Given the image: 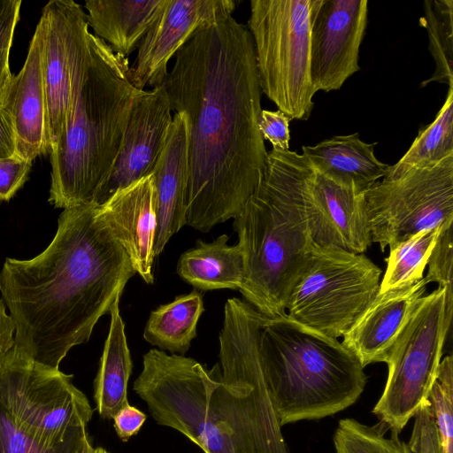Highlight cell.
<instances>
[{
  "mask_svg": "<svg viewBox=\"0 0 453 453\" xmlns=\"http://www.w3.org/2000/svg\"><path fill=\"white\" fill-rule=\"evenodd\" d=\"M42 51V33L38 22L26 61L19 73L12 76L3 105L16 135L15 157L31 162L50 153Z\"/></svg>",
  "mask_w": 453,
  "mask_h": 453,
  "instance_id": "18",
  "label": "cell"
},
{
  "mask_svg": "<svg viewBox=\"0 0 453 453\" xmlns=\"http://www.w3.org/2000/svg\"><path fill=\"white\" fill-rule=\"evenodd\" d=\"M381 270L364 254L312 243L289 293L286 316L338 339L379 292Z\"/></svg>",
  "mask_w": 453,
  "mask_h": 453,
  "instance_id": "8",
  "label": "cell"
},
{
  "mask_svg": "<svg viewBox=\"0 0 453 453\" xmlns=\"http://www.w3.org/2000/svg\"><path fill=\"white\" fill-rule=\"evenodd\" d=\"M162 0H88V26L112 51L126 58L138 48Z\"/></svg>",
  "mask_w": 453,
  "mask_h": 453,
  "instance_id": "21",
  "label": "cell"
},
{
  "mask_svg": "<svg viewBox=\"0 0 453 453\" xmlns=\"http://www.w3.org/2000/svg\"><path fill=\"white\" fill-rule=\"evenodd\" d=\"M428 401L441 437L444 453H453V357H444Z\"/></svg>",
  "mask_w": 453,
  "mask_h": 453,
  "instance_id": "30",
  "label": "cell"
},
{
  "mask_svg": "<svg viewBox=\"0 0 453 453\" xmlns=\"http://www.w3.org/2000/svg\"><path fill=\"white\" fill-rule=\"evenodd\" d=\"M446 305L453 308V296L444 288L422 296L387 357L386 385L372 413L391 433L399 434L428 402L450 327Z\"/></svg>",
  "mask_w": 453,
  "mask_h": 453,
  "instance_id": "9",
  "label": "cell"
},
{
  "mask_svg": "<svg viewBox=\"0 0 453 453\" xmlns=\"http://www.w3.org/2000/svg\"><path fill=\"white\" fill-rule=\"evenodd\" d=\"M188 134L186 116L175 112L165 147L150 174L157 215L156 257L186 225L189 180Z\"/></svg>",
  "mask_w": 453,
  "mask_h": 453,
  "instance_id": "19",
  "label": "cell"
},
{
  "mask_svg": "<svg viewBox=\"0 0 453 453\" xmlns=\"http://www.w3.org/2000/svg\"><path fill=\"white\" fill-rule=\"evenodd\" d=\"M203 312V296L193 290L152 311L144 328L149 343L171 354L184 356L196 336V326Z\"/></svg>",
  "mask_w": 453,
  "mask_h": 453,
  "instance_id": "24",
  "label": "cell"
},
{
  "mask_svg": "<svg viewBox=\"0 0 453 453\" xmlns=\"http://www.w3.org/2000/svg\"><path fill=\"white\" fill-rule=\"evenodd\" d=\"M146 418V414L141 410L129 403H126L112 418L118 437L122 441H127L132 436L138 434Z\"/></svg>",
  "mask_w": 453,
  "mask_h": 453,
  "instance_id": "36",
  "label": "cell"
},
{
  "mask_svg": "<svg viewBox=\"0 0 453 453\" xmlns=\"http://www.w3.org/2000/svg\"><path fill=\"white\" fill-rule=\"evenodd\" d=\"M424 27L428 35V50L434 60L433 75L421 82H440L453 88V0H426Z\"/></svg>",
  "mask_w": 453,
  "mask_h": 453,
  "instance_id": "27",
  "label": "cell"
},
{
  "mask_svg": "<svg viewBox=\"0 0 453 453\" xmlns=\"http://www.w3.org/2000/svg\"><path fill=\"white\" fill-rule=\"evenodd\" d=\"M0 453H58L48 448L17 414L1 388Z\"/></svg>",
  "mask_w": 453,
  "mask_h": 453,
  "instance_id": "29",
  "label": "cell"
},
{
  "mask_svg": "<svg viewBox=\"0 0 453 453\" xmlns=\"http://www.w3.org/2000/svg\"><path fill=\"white\" fill-rule=\"evenodd\" d=\"M135 274L98 204L64 209L49 246L31 259L6 258L0 291L15 326L14 349L58 369L87 342Z\"/></svg>",
  "mask_w": 453,
  "mask_h": 453,
  "instance_id": "3",
  "label": "cell"
},
{
  "mask_svg": "<svg viewBox=\"0 0 453 453\" xmlns=\"http://www.w3.org/2000/svg\"><path fill=\"white\" fill-rule=\"evenodd\" d=\"M367 0H321L311 32L315 92L339 90L360 70L359 50L368 23Z\"/></svg>",
  "mask_w": 453,
  "mask_h": 453,
  "instance_id": "13",
  "label": "cell"
},
{
  "mask_svg": "<svg viewBox=\"0 0 453 453\" xmlns=\"http://www.w3.org/2000/svg\"><path fill=\"white\" fill-rule=\"evenodd\" d=\"M110 315V329L94 381L96 409L106 419H112L128 403L127 383L133 367L119 303L114 304Z\"/></svg>",
  "mask_w": 453,
  "mask_h": 453,
  "instance_id": "23",
  "label": "cell"
},
{
  "mask_svg": "<svg viewBox=\"0 0 453 453\" xmlns=\"http://www.w3.org/2000/svg\"><path fill=\"white\" fill-rule=\"evenodd\" d=\"M453 154V88L432 123L420 128L406 153L389 165L384 179H395L410 170L436 163Z\"/></svg>",
  "mask_w": 453,
  "mask_h": 453,
  "instance_id": "25",
  "label": "cell"
},
{
  "mask_svg": "<svg viewBox=\"0 0 453 453\" xmlns=\"http://www.w3.org/2000/svg\"><path fill=\"white\" fill-rule=\"evenodd\" d=\"M440 227L421 231L389 247L379 292L414 284L423 279Z\"/></svg>",
  "mask_w": 453,
  "mask_h": 453,
  "instance_id": "26",
  "label": "cell"
},
{
  "mask_svg": "<svg viewBox=\"0 0 453 453\" xmlns=\"http://www.w3.org/2000/svg\"><path fill=\"white\" fill-rule=\"evenodd\" d=\"M376 144L363 142L357 133L334 135L303 146V155L317 172L361 194L383 179L389 166L376 157Z\"/></svg>",
  "mask_w": 453,
  "mask_h": 453,
  "instance_id": "20",
  "label": "cell"
},
{
  "mask_svg": "<svg viewBox=\"0 0 453 453\" xmlns=\"http://www.w3.org/2000/svg\"><path fill=\"white\" fill-rule=\"evenodd\" d=\"M98 211L127 252L135 273L154 281V242L157 215L150 175L119 189Z\"/></svg>",
  "mask_w": 453,
  "mask_h": 453,
  "instance_id": "17",
  "label": "cell"
},
{
  "mask_svg": "<svg viewBox=\"0 0 453 453\" xmlns=\"http://www.w3.org/2000/svg\"><path fill=\"white\" fill-rule=\"evenodd\" d=\"M174 57L162 85L188 124L186 225L205 233L241 211L265 166L254 44L229 16L202 27Z\"/></svg>",
  "mask_w": 453,
  "mask_h": 453,
  "instance_id": "1",
  "label": "cell"
},
{
  "mask_svg": "<svg viewBox=\"0 0 453 453\" xmlns=\"http://www.w3.org/2000/svg\"><path fill=\"white\" fill-rule=\"evenodd\" d=\"M235 8L234 0H162L130 66L132 84L140 90L162 85L179 50L204 26L232 16Z\"/></svg>",
  "mask_w": 453,
  "mask_h": 453,
  "instance_id": "12",
  "label": "cell"
},
{
  "mask_svg": "<svg viewBox=\"0 0 453 453\" xmlns=\"http://www.w3.org/2000/svg\"><path fill=\"white\" fill-rule=\"evenodd\" d=\"M264 314L239 298L224 309L219 364L153 349L143 356L133 389L161 426L204 453H288L262 369Z\"/></svg>",
  "mask_w": 453,
  "mask_h": 453,
  "instance_id": "2",
  "label": "cell"
},
{
  "mask_svg": "<svg viewBox=\"0 0 453 453\" xmlns=\"http://www.w3.org/2000/svg\"><path fill=\"white\" fill-rule=\"evenodd\" d=\"M304 201L313 243L363 254L372 242L364 193L334 182L311 165Z\"/></svg>",
  "mask_w": 453,
  "mask_h": 453,
  "instance_id": "15",
  "label": "cell"
},
{
  "mask_svg": "<svg viewBox=\"0 0 453 453\" xmlns=\"http://www.w3.org/2000/svg\"><path fill=\"white\" fill-rule=\"evenodd\" d=\"M414 425L409 442L412 453H444L441 437L429 403H424L412 417Z\"/></svg>",
  "mask_w": 453,
  "mask_h": 453,
  "instance_id": "33",
  "label": "cell"
},
{
  "mask_svg": "<svg viewBox=\"0 0 453 453\" xmlns=\"http://www.w3.org/2000/svg\"><path fill=\"white\" fill-rule=\"evenodd\" d=\"M426 286L423 277L414 284L378 292L342 335V344L364 368L372 363L386 362L418 303L425 296Z\"/></svg>",
  "mask_w": 453,
  "mask_h": 453,
  "instance_id": "16",
  "label": "cell"
},
{
  "mask_svg": "<svg viewBox=\"0 0 453 453\" xmlns=\"http://www.w3.org/2000/svg\"><path fill=\"white\" fill-rule=\"evenodd\" d=\"M31 166V161L15 156L0 158V201H9L24 185Z\"/></svg>",
  "mask_w": 453,
  "mask_h": 453,
  "instance_id": "35",
  "label": "cell"
},
{
  "mask_svg": "<svg viewBox=\"0 0 453 453\" xmlns=\"http://www.w3.org/2000/svg\"><path fill=\"white\" fill-rule=\"evenodd\" d=\"M21 0H0V107L12 79L9 65L10 50L19 19Z\"/></svg>",
  "mask_w": 453,
  "mask_h": 453,
  "instance_id": "32",
  "label": "cell"
},
{
  "mask_svg": "<svg viewBox=\"0 0 453 453\" xmlns=\"http://www.w3.org/2000/svg\"><path fill=\"white\" fill-rule=\"evenodd\" d=\"M452 223L453 219L441 225L427 263V273L424 277L427 284L436 282L439 288H444L450 296H453Z\"/></svg>",
  "mask_w": 453,
  "mask_h": 453,
  "instance_id": "31",
  "label": "cell"
},
{
  "mask_svg": "<svg viewBox=\"0 0 453 453\" xmlns=\"http://www.w3.org/2000/svg\"><path fill=\"white\" fill-rule=\"evenodd\" d=\"M82 453H110V452L102 447L94 448L92 446L91 440H88L85 444Z\"/></svg>",
  "mask_w": 453,
  "mask_h": 453,
  "instance_id": "39",
  "label": "cell"
},
{
  "mask_svg": "<svg viewBox=\"0 0 453 453\" xmlns=\"http://www.w3.org/2000/svg\"><path fill=\"white\" fill-rule=\"evenodd\" d=\"M290 121L291 119L279 110L261 111L258 120V128L264 141L267 140L272 143L273 150H289Z\"/></svg>",
  "mask_w": 453,
  "mask_h": 453,
  "instance_id": "34",
  "label": "cell"
},
{
  "mask_svg": "<svg viewBox=\"0 0 453 453\" xmlns=\"http://www.w3.org/2000/svg\"><path fill=\"white\" fill-rule=\"evenodd\" d=\"M42 70L50 153L62 136L72 111L74 88L89 58L87 14L73 0H51L39 20Z\"/></svg>",
  "mask_w": 453,
  "mask_h": 453,
  "instance_id": "11",
  "label": "cell"
},
{
  "mask_svg": "<svg viewBox=\"0 0 453 453\" xmlns=\"http://www.w3.org/2000/svg\"><path fill=\"white\" fill-rule=\"evenodd\" d=\"M172 109L163 85L138 93L120 142L93 203L102 204L119 189L151 174L165 147Z\"/></svg>",
  "mask_w": 453,
  "mask_h": 453,
  "instance_id": "14",
  "label": "cell"
},
{
  "mask_svg": "<svg viewBox=\"0 0 453 453\" xmlns=\"http://www.w3.org/2000/svg\"><path fill=\"white\" fill-rule=\"evenodd\" d=\"M372 242L386 247L453 219V154L364 192Z\"/></svg>",
  "mask_w": 453,
  "mask_h": 453,
  "instance_id": "10",
  "label": "cell"
},
{
  "mask_svg": "<svg viewBox=\"0 0 453 453\" xmlns=\"http://www.w3.org/2000/svg\"><path fill=\"white\" fill-rule=\"evenodd\" d=\"M221 234L211 242L197 241L196 248L180 257L177 272L180 278L201 290L239 289L245 277V260L241 246L227 244Z\"/></svg>",
  "mask_w": 453,
  "mask_h": 453,
  "instance_id": "22",
  "label": "cell"
},
{
  "mask_svg": "<svg viewBox=\"0 0 453 453\" xmlns=\"http://www.w3.org/2000/svg\"><path fill=\"white\" fill-rule=\"evenodd\" d=\"M311 168L303 154L268 151L257 186L234 218L245 260L239 290L267 317L286 315L289 293L312 247L304 201Z\"/></svg>",
  "mask_w": 453,
  "mask_h": 453,
  "instance_id": "4",
  "label": "cell"
},
{
  "mask_svg": "<svg viewBox=\"0 0 453 453\" xmlns=\"http://www.w3.org/2000/svg\"><path fill=\"white\" fill-rule=\"evenodd\" d=\"M258 349L281 426L334 415L354 404L365 389L364 367L342 342L286 315H265Z\"/></svg>",
  "mask_w": 453,
  "mask_h": 453,
  "instance_id": "6",
  "label": "cell"
},
{
  "mask_svg": "<svg viewBox=\"0 0 453 453\" xmlns=\"http://www.w3.org/2000/svg\"><path fill=\"white\" fill-rule=\"evenodd\" d=\"M128 58L90 33L89 58L74 88L65 129L50 153L49 202L58 208L93 203L111 167L135 98Z\"/></svg>",
  "mask_w": 453,
  "mask_h": 453,
  "instance_id": "5",
  "label": "cell"
},
{
  "mask_svg": "<svg viewBox=\"0 0 453 453\" xmlns=\"http://www.w3.org/2000/svg\"><path fill=\"white\" fill-rule=\"evenodd\" d=\"M321 0H251V35L262 93L290 119L314 107L311 32Z\"/></svg>",
  "mask_w": 453,
  "mask_h": 453,
  "instance_id": "7",
  "label": "cell"
},
{
  "mask_svg": "<svg viewBox=\"0 0 453 453\" xmlns=\"http://www.w3.org/2000/svg\"><path fill=\"white\" fill-rule=\"evenodd\" d=\"M16 135L9 114L0 107V158L14 157Z\"/></svg>",
  "mask_w": 453,
  "mask_h": 453,
  "instance_id": "38",
  "label": "cell"
},
{
  "mask_svg": "<svg viewBox=\"0 0 453 453\" xmlns=\"http://www.w3.org/2000/svg\"><path fill=\"white\" fill-rule=\"evenodd\" d=\"M14 334L13 321L10 314H7L4 302L0 300V367L14 347Z\"/></svg>",
  "mask_w": 453,
  "mask_h": 453,
  "instance_id": "37",
  "label": "cell"
},
{
  "mask_svg": "<svg viewBox=\"0 0 453 453\" xmlns=\"http://www.w3.org/2000/svg\"><path fill=\"white\" fill-rule=\"evenodd\" d=\"M388 430L380 422L368 426L354 418L342 419L333 437L335 453H412L398 434L387 437Z\"/></svg>",
  "mask_w": 453,
  "mask_h": 453,
  "instance_id": "28",
  "label": "cell"
}]
</instances>
